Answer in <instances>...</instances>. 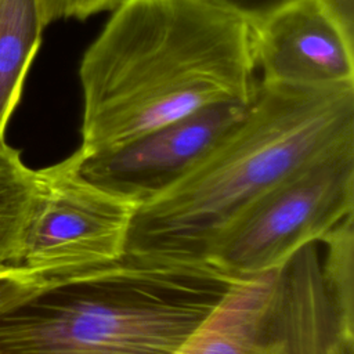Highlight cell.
<instances>
[{
  "mask_svg": "<svg viewBox=\"0 0 354 354\" xmlns=\"http://www.w3.org/2000/svg\"><path fill=\"white\" fill-rule=\"evenodd\" d=\"M250 24L214 0H126L83 53L84 156L218 104H249Z\"/></svg>",
  "mask_w": 354,
  "mask_h": 354,
  "instance_id": "cell-1",
  "label": "cell"
},
{
  "mask_svg": "<svg viewBox=\"0 0 354 354\" xmlns=\"http://www.w3.org/2000/svg\"><path fill=\"white\" fill-rule=\"evenodd\" d=\"M354 140V83L259 79L243 115L174 184L138 205L126 253L206 263L217 236L257 198Z\"/></svg>",
  "mask_w": 354,
  "mask_h": 354,
  "instance_id": "cell-2",
  "label": "cell"
},
{
  "mask_svg": "<svg viewBox=\"0 0 354 354\" xmlns=\"http://www.w3.org/2000/svg\"><path fill=\"white\" fill-rule=\"evenodd\" d=\"M234 279L207 263L124 254L0 313V354H177Z\"/></svg>",
  "mask_w": 354,
  "mask_h": 354,
  "instance_id": "cell-3",
  "label": "cell"
},
{
  "mask_svg": "<svg viewBox=\"0 0 354 354\" xmlns=\"http://www.w3.org/2000/svg\"><path fill=\"white\" fill-rule=\"evenodd\" d=\"M354 214V140L286 176L214 241L206 263L234 281L285 266L308 243Z\"/></svg>",
  "mask_w": 354,
  "mask_h": 354,
  "instance_id": "cell-4",
  "label": "cell"
},
{
  "mask_svg": "<svg viewBox=\"0 0 354 354\" xmlns=\"http://www.w3.org/2000/svg\"><path fill=\"white\" fill-rule=\"evenodd\" d=\"M80 148L37 169L39 187L19 267L48 281L120 260L137 212L133 198L106 189L83 171Z\"/></svg>",
  "mask_w": 354,
  "mask_h": 354,
  "instance_id": "cell-5",
  "label": "cell"
},
{
  "mask_svg": "<svg viewBox=\"0 0 354 354\" xmlns=\"http://www.w3.org/2000/svg\"><path fill=\"white\" fill-rule=\"evenodd\" d=\"M250 26L261 80L354 83V0H296Z\"/></svg>",
  "mask_w": 354,
  "mask_h": 354,
  "instance_id": "cell-6",
  "label": "cell"
},
{
  "mask_svg": "<svg viewBox=\"0 0 354 354\" xmlns=\"http://www.w3.org/2000/svg\"><path fill=\"white\" fill-rule=\"evenodd\" d=\"M248 104H218L147 133L113 151L84 156L93 183L142 203L181 178L243 115Z\"/></svg>",
  "mask_w": 354,
  "mask_h": 354,
  "instance_id": "cell-7",
  "label": "cell"
},
{
  "mask_svg": "<svg viewBox=\"0 0 354 354\" xmlns=\"http://www.w3.org/2000/svg\"><path fill=\"white\" fill-rule=\"evenodd\" d=\"M282 268L234 281L177 354H289Z\"/></svg>",
  "mask_w": 354,
  "mask_h": 354,
  "instance_id": "cell-8",
  "label": "cell"
},
{
  "mask_svg": "<svg viewBox=\"0 0 354 354\" xmlns=\"http://www.w3.org/2000/svg\"><path fill=\"white\" fill-rule=\"evenodd\" d=\"M317 242L296 252L282 268V317L289 354H354L324 286Z\"/></svg>",
  "mask_w": 354,
  "mask_h": 354,
  "instance_id": "cell-9",
  "label": "cell"
},
{
  "mask_svg": "<svg viewBox=\"0 0 354 354\" xmlns=\"http://www.w3.org/2000/svg\"><path fill=\"white\" fill-rule=\"evenodd\" d=\"M43 29L36 0H0V145L6 142Z\"/></svg>",
  "mask_w": 354,
  "mask_h": 354,
  "instance_id": "cell-10",
  "label": "cell"
},
{
  "mask_svg": "<svg viewBox=\"0 0 354 354\" xmlns=\"http://www.w3.org/2000/svg\"><path fill=\"white\" fill-rule=\"evenodd\" d=\"M39 187L37 169L26 166L21 152L0 145V272L18 268Z\"/></svg>",
  "mask_w": 354,
  "mask_h": 354,
  "instance_id": "cell-11",
  "label": "cell"
},
{
  "mask_svg": "<svg viewBox=\"0 0 354 354\" xmlns=\"http://www.w3.org/2000/svg\"><path fill=\"white\" fill-rule=\"evenodd\" d=\"M350 214L328 231L321 275L326 295L343 325L354 335V225Z\"/></svg>",
  "mask_w": 354,
  "mask_h": 354,
  "instance_id": "cell-12",
  "label": "cell"
},
{
  "mask_svg": "<svg viewBox=\"0 0 354 354\" xmlns=\"http://www.w3.org/2000/svg\"><path fill=\"white\" fill-rule=\"evenodd\" d=\"M126 0H41L37 4L43 28L61 19L84 21L95 14L113 11Z\"/></svg>",
  "mask_w": 354,
  "mask_h": 354,
  "instance_id": "cell-13",
  "label": "cell"
},
{
  "mask_svg": "<svg viewBox=\"0 0 354 354\" xmlns=\"http://www.w3.org/2000/svg\"><path fill=\"white\" fill-rule=\"evenodd\" d=\"M53 281L35 271L18 267L0 272V313L30 296Z\"/></svg>",
  "mask_w": 354,
  "mask_h": 354,
  "instance_id": "cell-14",
  "label": "cell"
},
{
  "mask_svg": "<svg viewBox=\"0 0 354 354\" xmlns=\"http://www.w3.org/2000/svg\"><path fill=\"white\" fill-rule=\"evenodd\" d=\"M245 18L250 25L260 22L279 8L296 0H214Z\"/></svg>",
  "mask_w": 354,
  "mask_h": 354,
  "instance_id": "cell-15",
  "label": "cell"
},
{
  "mask_svg": "<svg viewBox=\"0 0 354 354\" xmlns=\"http://www.w3.org/2000/svg\"><path fill=\"white\" fill-rule=\"evenodd\" d=\"M39 1H40V0H36V4H37V3H39Z\"/></svg>",
  "mask_w": 354,
  "mask_h": 354,
  "instance_id": "cell-16",
  "label": "cell"
}]
</instances>
